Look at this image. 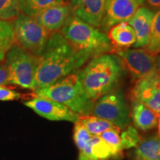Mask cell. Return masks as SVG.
<instances>
[{
    "instance_id": "obj_2",
    "label": "cell",
    "mask_w": 160,
    "mask_h": 160,
    "mask_svg": "<svg viewBox=\"0 0 160 160\" xmlns=\"http://www.w3.org/2000/svg\"><path fill=\"white\" fill-rule=\"evenodd\" d=\"M124 66L117 55L105 53L93 58L78 73L80 82L93 102L117 87Z\"/></svg>"
},
{
    "instance_id": "obj_23",
    "label": "cell",
    "mask_w": 160,
    "mask_h": 160,
    "mask_svg": "<svg viewBox=\"0 0 160 160\" xmlns=\"http://www.w3.org/2000/svg\"><path fill=\"white\" fill-rule=\"evenodd\" d=\"M19 13V0H0V20H13Z\"/></svg>"
},
{
    "instance_id": "obj_30",
    "label": "cell",
    "mask_w": 160,
    "mask_h": 160,
    "mask_svg": "<svg viewBox=\"0 0 160 160\" xmlns=\"http://www.w3.org/2000/svg\"><path fill=\"white\" fill-rule=\"evenodd\" d=\"M145 7L151 11H159L160 10V0H145Z\"/></svg>"
},
{
    "instance_id": "obj_7",
    "label": "cell",
    "mask_w": 160,
    "mask_h": 160,
    "mask_svg": "<svg viewBox=\"0 0 160 160\" xmlns=\"http://www.w3.org/2000/svg\"><path fill=\"white\" fill-rule=\"evenodd\" d=\"M16 43L36 57L45 48L51 35L33 17L20 13L13 20Z\"/></svg>"
},
{
    "instance_id": "obj_20",
    "label": "cell",
    "mask_w": 160,
    "mask_h": 160,
    "mask_svg": "<svg viewBox=\"0 0 160 160\" xmlns=\"http://www.w3.org/2000/svg\"><path fill=\"white\" fill-rule=\"evenodd\" d=\"M79 122L93 136H100L108 130L117 128L109 122L92 115L80 117Z\"/></svg>"
},
{
    "instance_id": "obj_1",
    "label": "cell",
    "mask_w": 160,
    "mask_h": 160,
    "mask_svg": "<svg viewBox=\"0 0 160 160\" xmlns=\"http://www.w3.org/2000/svg\"><path fill=\"white\" fill-rule=\"evenodd\" d=\"M90 59V56L75 49L60 32L51 33L43 51L37 57L36 90L48 87L71 74Z\"/></svg>"
},
{
    "instance_id": "obj_3",
    "label": "cell",
    "mask_w": 160,
    "mask_h": 160,
    "mask_svg": "<svg viewBox=\"0 0 160 160\" xmlns=\"http://www.w3.org/2000/svg\"><path fill=\"white\" fill-rule=\"evenodd\" d=\"M59 32L75 49L92 59L113 51L106 33L73 15L68 17Z\"/></svg>"
},
{
    "instance_id": "obj_5",
    "label": "cell",
    "mask_w": 160,
    "mask_h": 160,
    "mask_svg": "<svg viewBox=\"0 0 160 160\" xmlns=\"http://www.w3.org/2000/svg\"><path fill=\"white\" fill-rule=\"evenodd\" d=\"M4 61L10 84L35 91L37 57L16 43L6 53Z\"/></svg>"
},
{
    "instance_id": "obj_16",
    "label": "cell",
    "mask_w": 160,
    "mask_h": 160,
    "mask_svg": "<svg viewBox=\"0 0 160 160\" xmlns=\"http://www.w3.org/2000/svg\"><path fill=\"white\" fill-rule=\"evenodd\" d=\"M108 37L114 51H123L134 45L136 33L128 22H122L112 27Z\"/></svg>"
},
{
    "instance_id": "obj_26",
    "label": "cell",
    "mask_w": 160,
    "mask_h": 160,
    "mask_svg": "<svg viewBox=\"0 0 160 160\" xmlns=\"http://www.w3.org/2000/svg\"><path fill=\"white\" fill-rule=\"evenodd\" d=\"M120 138H121V146L122 150L137 147L141 142L137 130L131 125L126 128L125 131L122 133Z\"/></svg>"
},
{
    "instance_id": "obj_11",
    "label": "cell",
    "mask_w": 160,
    "mask_h": 160,
    "mask_svg": "<svg viewBox=\"0 0 160 160\" xmlns=\"http://www.w3.org/2000/svg\"><path fill=\"white\" fill-rule=\"evenodd\" d=\"M133 96V99L160 114V76L157 71L136 81Z\"/></svg>"
},
{
    "instance_id": "obj_34",
    "label": "cell",
    "mask_w": 160,
    "mask_h": 160,
    "mask_svg": "<svg viewBox=\"0 0 160 160\" xmlns=\"http://www.w3.org/2000/svg\"><path fill=\"white\" fill-rule=\"evenodd\" d=\"M64 1L65 2H68V1H70V0H64Z\"/></svg>"
},
{
    "instance_id": "obj_32",
    "label": "cell",
    "mask_w": 160,
    "mask_h": 160,
    "mask_svg": "<svg viewBox=\"0 0 160 160\" xmlns=\"http://www.w3.org/2000/svg\"><path fill=\"white\" fill-rule=\"evenodd\" d=\"M139 4V5L141 6V5H144V4H145V0H135Z\"/></svg>"
},
{
    "instance_id": "obj_24",
    "label": "cell",
    "mask_w": 160,
    "mask_h": 160,
    "mask_svg": "<svg viewBox=\"0 0 160 160\" xmlns=\"http://www.w3.org/2000/svg\"><path fill=\"white\" fill-rule=\"evenodd\" d=\"M119 131L120 130L118 128L110 129L105 131L99 136L100 138L111 148L113 153L117 156L121 154L122 151Z\"/></svg>"
},
{
    "instance_id": "obj_28",
    "label": "cell",
    "mask_w": 160,
    "mask_h": 160,
    "mask_svg": "<svg viewBox=\"0 0 160 160\" xmlns=\"http://www.w3.org/2000/svg\"><path fill=\"white\" fill-rule=\"evenodd\" d=\"M78 160H97V158L93 156V153H92L91 142H89L88 145L86 146L82 151H79Z\"/></svg>"
},
{
    "instance_id": "obj_33",
    "label": "cell",
    "mask_w": 160,
    "mask_h": 160,
    "mask_svg": "<svg viewBox=\"0 0 160 160\" xmlns=\"http://www.w3.org/2000/svg\"><path fill=\"white\" fill-rule=\"evenodd\" d=\"M158 133L160 137V114H159V121H158Z\"/></svg>"
},
{
    "instance_id": "obj_21",
    "label": "cell",
    "mask_w": 160,
    "mask_h": 160,
    "mask_svg": "<svg viewBox=\"0 0 160 160\" xmlns=\"http://www.w3.org/2000/svg\"><path fill=\"white\" fill-rule=\"evenodd\" d=\"M145 49L154 56L160 54V10L155 11L149 43Z\"/></svg>"
},
{
    "instance_id": "obj_31",
    "label": "cell",
    "mask_w": 160,
    "mask_h": 160,
    "mask_svg": "<svg viewBox=\"0 0 160 160\" xmlns=\"http://www.w3.org/2000/svg\"><path fill=\"white\" fill-rule=\"evenodd\" d=\"M156 71L160 76V54L157 56V62H156Z\"/></svg>"
},
{
    "instance_id": "obj_8",
    "label": "cell",
    "mask_w": 160,
    "mask_h": 160,
    "mask_svg": "<svg viewBox=\"0 0 160 160\" xmlns=\"http://www.w3.org/2000/svg\"><path fill=\"white\" fill-rule=\"evenodd\" d=\"M114 52L136 81L156 71L157 56L148 53L145 49L128 48Z\"/></svg>"
},
{
    "instance_id": "obj_18",
    "label": "cell",
    "mask_w": 160,
    "mask_h": 160,
    "mask_svg": "<svg viewBox=\"0 0 160 160\" xmlns=\"http://www.w3.org/2000/svg\"><path fill=\"white\" fill-rule=\"evenodd\" d=\"M64 0H19L20 13L31 17L54 6L65 5Z\"/></svg>"
},
{
    "instance_id": "obj_4",
    "label": "cell",
    "mask_w": 160,
    "mask_h": 160,
    "mask_svg": "<svg viewBox=\"0 0 160 160\" xmlns=\"http://www.w3.org/2000/svg\"><path fill=\"white\" fill-rule=\"evenodd\" d=\"M34 94L62 104L80 117L91 115L94 103L83 88L78 73H71L48 87L36 90Z\"/></svg>"
},
{
    "instance_id": "obj_17",
    "label": "cell",
    "mask_w": 160,
    "mask_h": 160,
    "mask_svg": "<svg viewBox=\"0 0 160 160\" xmlns=\"http://www.w3.org/2000/svg\"><path fill=\"white\" fill-rule=\"evenodd\" d=\"M133 160H160V137H151L139 143L134 152Z\"/></svg>"
},
{
    "instance_id": "obj_14",
    "label": "cell",
    "mask_w": 160,
    "mask_h": 160,
    "mask_svg": "<svg viewBox=\"0 0 160 160\" xmlns=\"http://www.w3.org/2000/svg\"><path fill=\"white\" fill-rule=\"evenodd\" d=\"M71 15L69 5L54 6L35 16L34 19L50 33L59 32Z\"/></svg>"
},
{
    "instance_id": "obj_9",
    "label": "cell",
    "mask_w": 160,
    "mask_h": 160,
    "mask_svg": "<svg viewBox=\"0 0 160 160\" xmlns=\"http://www.w3.org/2000/svg\"><path fill=\"white\" fill-rule=\"evenodd\" d=\"M24 105L33 110L38 115L51 121H68L76 123L80 116L62 104L47 98L35 97Z\"/></svg>"
},
{
    "instance_id": "obj_15",
    "label": "cell",
    "mask_w": 160,
    "mask_h": 160,
    "mask_svg": "<svg viewBox=\"0 0 160 160\" xmlns=\"http://www.w3.org/2000/svg\"><path fill=\"white\" fill-rule=\"evenodd\" d=\"M130 113L133 125L140 131H151L158 125L159 114L137 100L133 99L132 102Z\"/></svg>"
},
{
    "instance_id": "obj_19",
    "label": "cell",
    "mask_w": 160,
    "mask_h": 160,
    "mask_svg": "<svg viewBox=\"0 0 160 160\" xmlns=\"http://www.w3.org/2000/svg\"><path fill=\"white\" fill-rule=\"evenodd\" d=\"M16 44L13 20H0V62L5 59L6 53Z\"/></svg>"
},
{
    "instance_id": "obj_27",
    "label": "cell",
    "mask_w": 160,
    "mask_h": 160,
    "mask_svg": "<svg viewBox=\"0 0 160 160\" xmlns=\"http://www.w3.org/2000/svg\"><path fill=\"white\" fill-rule=\"evenodd\" d=\"M21 97V93L19 92L5 86H0V101H13L19 99Z\"/></svg>"
},
{
    "instance_id": "obj_13",
    "label": "cell",
    "mask_w": 160,
    "mask_h": 160,
    "mask_svg": "<svg viewBox=\"0 0 160 160\" xmlns=\"http://www.w3.org/2000/svg\"><path fill=\"white\" fill-rule=\"evenodd\" d=\"M155 11L145 6H140L128 23L136 33L134 48H145L149 43L153 19Z\"/></svg>"
},
{
    "instance_id": "obj_29",
    "label": "cell",
    "mask_w": 160,
    "mask_h": 160,
    "mask_svg": "<svg viewBox=\"0 0 160 160\" xmlns=\"http://www.w3.org/2000/svg\"><path fill=\"white\" fill-rule=\"evenodd\" d=\"M9 83V75L7 68L0 62V86H5Z\"/></svg>"
},
{
    "instance_id": "obj_6",
    "label": "cell",
    "mask_w": 160,
    "mask_h": 160,
    "mask_svg": "<svg viewBox=\"0 0 160 160\" xmlns=\"http://www.w3.org/2000/svg\"><path fill=\"white\" fill-rule=\"evenodd\" d=\"M91 115L109 122L119 130H125L131 124L130 110L119 90H113L96 100Z\"/></svg>"
},
{
    "instance_id": "obj_12",
    "label": "cell",
    "mask_w": 160,
    "mask_h": 160,
    "mask_svg": "<svg viewBox=\"0 0 160 160\" xmlns=\"http://www.w3.org/2000/svg\"><path fill=\"white\" fill-rule=\"evenodd\" d=\"M106 0H70L71 15L100 29Z\"/></svg>"
},
{
    "instance_id": "obj_25",
    "label": "cell",
    "mask_w": 160,
    "mask_h": 160,
    "mask_svg": "<svg viewBox=\"0 0 160 160\" xmlns=\"http://www.w3.org/2000/svg\"><path fill=\"white\" fill-rule=\"evenodd\" d=\"M93 135L89 133L81 122L79 121L74 123L73 128V140L74 142L80 151H82L88 145Z\"/></svg>"
},
{
    "instance_id": "obj_22",
    "label": "cell",
    "mask_w": 160,
    "mask_h": 160,
    "mask_svg": "<svg viewBox=\"0 0 160 160\" xmlns=\"http://www.w3.org/2000/svg\"><path fill=\"white\" fill-rule=\"evenodd\" d=\"M90 142L91 145L92 153L97 160H109L117 157V155L113 153L111 148L99 136H93Z\"/></svg>"
},
{
    "instance_id": "obj_10",
    "label": "cell",
    "mask_w": 160,
    "mask_h": 160,
    "mask_svg": "<svg viewBox=\"0 0 160 160\" xmlns=\"http://www.w3.org/2000/svg\"><path fill=\"white\" fill-rule=\"evenodd\" d=\"M139 7L135 0H106L100 29L108 32L118 24L128 22Z\"/></svg>"
}]
</instances>
